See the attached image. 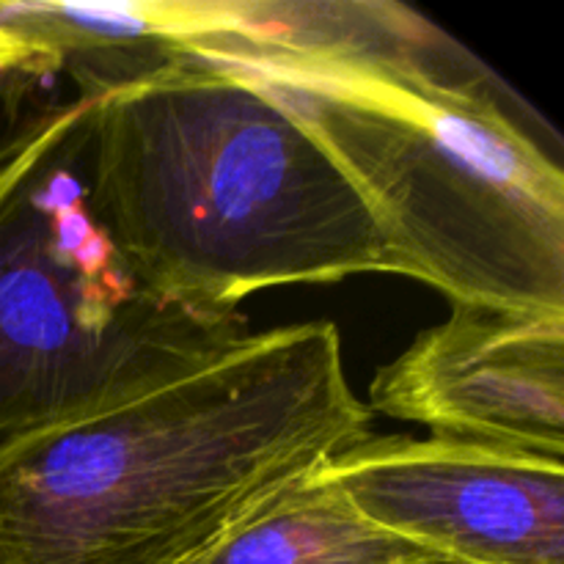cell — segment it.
Returning <instances> with one entry per match:
<instances>
[{
	"instance_id": "obj_1",
	"label": "cell",
	"mask_w": 564,
	"mask_h": 564,
	"mask_svg": "<svg viewBox=\"0 0 564 564\" xmlns=\"http://www.w3.org/2000/svg\"><path fill=\"white\" fill-rule=\"evenodd\" d=\"M187 55L251 77L328 152L400 275L452 306L564 312V174L455 42L394 3H273L246 44Z\"/></svg>"
},
{
	"instance_id": "obj_2",
	"label": "cell",
	"mask_w": 564,
	"mask_h": 564,
	"mask_svg": "<svg viewBox=\"0 0 564 564\" xmlns=\"http://www.w3.org/2000/svg\"><path fill=\"white\" fill-rule=\"evenodd\" d=\"M372 435L328 319L0 444V564H182Z\"/></svg>"
},
{
	"instance_id": "obj_3",
	"label": "cell",
	"mask_w": 564,
	"mask_h": 564,
	"mask_svg": "<svg viewBox=\"0 0 564 564\" xmlns=\"http://www.w3.org/2000/svg\"><path fill=\"white\" fill-rule=\"evenodd\" d=\"M83 94L94 215L165 301L240 314L273 286L400 275L339 165L242 72L171 53Z\"/></svg>"
},
{
	"instance_id": "obj_4",
	"label": "cell",
	"mask_w": 564,
	"mask_h": 564,
	"mask_svg": "<svg viewBox=\"0 0 564 564\" xmlns=\"http://www.w3.org/2000/svg\"><path fill=\"white\" fill-rule=\"evenodd\" d=\"M88 97L0 147V444L165 383L248 334L149 290L97 220Z\"/></svg>"
},
{
	"instance_id": "obj_5",
	"label": "cell",
	"mask_w": 564,
	"mask_h": 564,
	"mask_svg": "<svg viewBox=\"0 0 564 564\" xmlns=\"http://www.w3.org/2000/svg\"><path fill=\"white\" fill-rule=\"evenodd\" d=\"M317 477L364 521L452 564H564V460L449 438H372Z\"/></svg>"
},
{
	"instance_id": "obj_6",
	"label": "cell",
	"mask_w": 564,
	"mask_h": 564,
	"mask_svg": "<svg viewBox=\"0 0 564 564\" xmlns=\"http://www.w3.org/2000/svg\"><path fill=\"white\" fill-rule=\"evenodd\" d=\"M367 408L435 438L564 460V312L457 303L378 369Z\"/></svg>"
},
{
	"instance_id": "obj_7",
	"label": "cell",
	"mask_w": 564,
	"mask_h": 564,
	"mask_svg": "<svg viewBox=\"0 0 564 564\" xmlns=\"http://www.w3.org/2000/svg\"><path fill=\"white\" fill-rule=\"evenodd\" d=\"M422 560L433 556L364 521L314 474L182 564H413Z\"/></svg>"
},
{
	"instance_id": "obj_8",
	"label": "cell",
	"mask_w": 564,
	"mask_h": 564,
	"mask_svg": "<svg viewBox=\"0 0 564 564\" xmlns=\"http://www.w3.org/2000/svg\"><path fill=\"white\" fill-rule=\"evenodd\" d=\"M20 69H42L33 50L22 42L20 36L0 28V72H20Z\"/></svg>"
},
{
	"instance_id": "obj_9",
	"label": "cell",
	"mask_w": 564,
	"mask_h": 564,
	"mask_svg": "<svg viewBox=\"0 0 564 564\" xmlns=\"http://www.w3.org/2000/svg\"><path fill=\"white\" fill-rule=\"evenodd\" d=\"M413 564H452V562H444V560H435V556H433V560H422V562H413Z\"/></svg>"
}]
</instances>
